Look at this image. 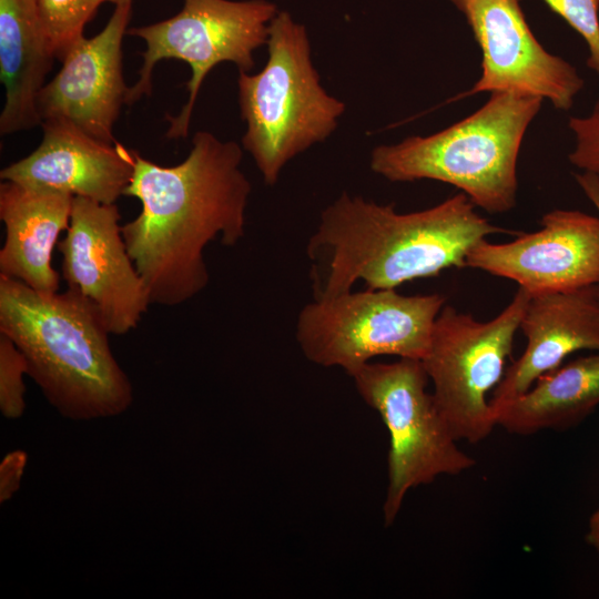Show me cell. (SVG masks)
I'll list each match as a JSON object with an SVG mask.
<instances>
[{"mask_svg":"<svg viewBox=\"0 0 599 599\" xmlns=\"http://www.w3.org/2000/svg\"><path fill=\"white\" fill-rule=\"evenodd\" d=\"M28 461V455L22 449L8 453L0 464V502L10 500L20 489Z\"/></svg>","mask_w":599,"mask_h":599,"instance_id":"cell-23","label":"cell"},{"mask_svg":"<svg viewBox=\"0 0 599 599\" xmlns=\"http://www.w3.org/2000/svg\"><path fill=\"white\" fill-rule=\"evenodd\" d=\"M73 197L16 182L0 184V219L6 238L0 250V274L42 294L59 292L52 252L70 224Z\"/></svg>","mask_w":599,"mask_h":599,"instance_id":"cell-16","label":"cell"},{"mask_svg":"<svg viewBox=\"0 0 599 599\" xmlns=\"http://www.w3.org/2000/svg\"><path fill=\"white\" fill-rule=\"evenodd\" d=\"M586 41L587 65L599 74V0H542Z\"/></svg>","mask_w":599,"mask_h":599,"instance_id":"cell-21","label":"cell"},{"mask_svg":"<svg viewBox=\"0 0 599 599\" xmlns=\"http://www.w3.org/2000/svg\"><path fill=\"white\" fill-rule=\"evenodd\" d=\"M540 225L511 242L479 241L466 266L515 281L531 296L599 285V217L557 209Z\"/></svg>","mask_w":599,"mask_h":599,"instance_id":"cell-12","label":"cell"},{"mask_svg":"<svg viewBox=\"0 0 599 599\" xmlns=\"http://www.w3.org/2000/svg\"><path fill=\"white\" fill-rule=\"evenodd\" d=\"M43 138L26 158L0 172L1 181L63 192L103 204L124 195L133 170V151L106 143L75 125L51 120L41 123Z\"/></svg>","mask_w":599,"mask_h":599,"instance_id":"cell-14","label":"cell"},{"mask_svg":"<svg viewBox=\"0 0 599 599\" xmlns=\"http://www.w3.org/2000/svg\"><path fill=\"white\" fill-rule=\"evenodd\" d=\"M589 531H599V508L591 515L589 519Z\"/></svg>","mask_w":599,"mask_h":599,"instance_id":"cell-26","label":"cell"},{"mask_svg":"<svg viewBox=\"0 0 599 599\" xmlns=\"http://www.w3.org/2000/svg\"><path fill=\"white\" fill-rule=\"evenodd\" d=\"M183 1L174 17L126 31L145 43L139 79L129 89L126 104L151 93L152 73L159 61L177 59L191 69L186 103L177 115H166L169 139L187 136L199 91L215 65L232 62L238 71L253 69L254 52L267 43L270 24L278 12L276 4L267 0Z\"/></svg>","mask_w":599,"mask_h":599,"instance_id":"cell-8","label":"cell"},{"mask_svg":"<svg viewBox=\"0 0 599 599\" xmlns=\"http://www.w3.org/2000/svg\"><path fill=\"white\" fill-rule=\"evenodd\" d=\"M444 304L439 294L348 291L307 303L297 315L295 339L309 362L348 375L383 355L422 361Z\"/></svg>","mask_w":599,"mask_h":599,"instance_id":"cell-7","label":"cell"},{"mask_svg":"<svg viewBox=\"0 0 599 599\" xmlns=\"http://www.w3.org/2000/svg\"><path fill=\"white\" fill-rule=\"evenodd\" d=\"M599 405V352L560 365L506 404L497 426L527 436L577 425Z\"/></svg>","mask_w":599,"mask_h":599,"instance_id":"cell-18","label":"cell"},{"mask_svg":"<svg viewBox=\"0 0 599 599\" xmlns=\"http://www.w3.org/2000/svg\"><path fill=\"white\" fill-rule=\"evenodd\" d=\"M53 59L37 0H0V79L4 87L0 115L2 135L41 124L37 99Z\"/></svg>","mask_w":599,"mask_h":599,"instance_id":"cell-17","label":"cell"},{"mask_svg":"<svg viewBox=\"0 0 599 599\" xmlns=\"http://www.w3.org/2000/svg\"><path fill=\"white\" fill-rule=\"evenodd\" d=\"M363 400L375 409L389 435L384 524L396 519L407 493L443 475H458L476 460L457 439L427 392L422 361L366 363L349 374Z\"/></svg>","mask_w":599,"mask_h":599,"instance_id":"cell-6","label":"cell"},{"mask_svg":"<svg viewBox=\"0 0 599 599\" xmlns=\"http://www.w3.org/2000/svg\"><path fill=\"white\" fill-rule=\"evenodd\" d=\"M131 3L115 6L97 35L83 37L64 55L60 71L39 92L41 123L61 120L94 139L118 142L113 126L130 89L122 72V41L131 19Z\"/></svg>","mask_w":599,"mask_h":599,"instance_id":"cell-13","label":"cell"},{"mask_svg":"<svg viewBox=\"0 0 599 599\" xmlns=\"http://www.w3.org/2000/svg\"><path fill=\"white\" fill-rule=\"evenodd\" d=\"M568 125L575 136V146L568 155L570 163L599 175V98L590 114L571 116Z\"/></svg>","mask_w":599,"mask_h":599,"instance_id":"cell-22","label":"cell"},{"mask_svg":"<svg viewBox=\"0 0 599 599\" xmlns=\"http://www.w3.org/2000/svg\"><path fill=\"white\" fill-rule=\"evenodd\" d=\"M105 1L112 2L115 6L132 2V0H103V2H105Z\"/></svg>","mask_w":599,"mask_h":599,"instance_id":"cell-27","label":"cell"},{"mask_svg":"<svg viewBox=\"0 0 599 599\" xmlns=\"http://www.w3.org/2000/svg\"><path fill=\"white\" fill-rule=\"evenodd\" d=\"M460 192L422 211L398 213L342 193L326 206L306 245L314 300L352 291L357 282L383 290L466 266L488 235L514 233L489 223Z\"/></svg>","mask_w":599,"mask_h":599,"instance_id":"cell-2","label":"cell"},{"mask_svg":"<svg viewBox=\"0 0 599 599\" xmlns=\"http://www.w3.org/2000/svg\"><path fill=\"white\" fill-rule=\"evenodd\" d=\"M544 99L495 91L467 118L427 136L377 145L370 170L390 182L434 180L454 185L489 213L517 201V160L529 124Z\"/></svg>","mask_w":599,"mask_h":599,"instance_id":"cell-4","label":"cell"},{"mask_svg":"<svg viewBox=\"0 0 599 599\" xmlns=\"http://www.w3.org/2000/svg\"><path fill=\"white\" fill-rule=\"evenodd\" d=\"M103 0H37L50 51L60 61L84 35L87 23Z\"/></svg>","mask_w":599,"mask_h":599,"instance_id":"cell-19","label":"cell"},{"mask_svg":"<svg viewBox=\"0 0 599 599\" xmlns=\"http://www.w3.org/2000/svg\"><path fill=\"white\" fill-rule=\"evenodd\" d=\"M466 18L481 51V75L453 101L512 91L569 110L583 87L577 69L547 51L529 28L519 0H449Z\"/></svg>","mask_w":599,"mask_h":599,"instance_id":"cell-10","label":"cell"},{"mask_svg":"<svg viewBox=\"0 0 599 599\" xmlns=\"http://www.w3.org/2000/svg\"><path fill=\"white\" fill-rule=\"evenodd\" d=\"M116 204L74 196L70 224L59 241L62 276L100 312L111 335L136 328L151 304L122 236Z\"/></svg>","mask_w":599,"mask_h":599,"instance_id":"cell-11","label":"cell"},{"mask_svg":"<svg viewBox=\"0 0 599 599\" xmlns=\"http://www.w3.org/2000/svg\"><path fill=\"white\" fill-rule=\"evenodd\" d=\"M519 328L527 346L494 389L489 403L495 418L568 355L581 349L599 352V285L530 295Z\"/></svg>","mask_w":599,"mask_h":599,"instance_id":"cell-15","label":"cell"},{"mask_svg":"<svg viewBox=\"0 0 599 599\" xmlns=\"http://www.w3.org/2000/svg\"><path fill=\"white\" fill-rule=\"evenodd\" d=\"M266 45L264 68L254 74L238 71L237 88L246 123L243 149L273 186L293 158L336 130L345 103L321 84L306 28L291 13H276Z\"/></svg>","mask_w":599,"mask_h":599,"instance_id":"cell-5","label":"cell"},{"mask_svg":"<svg viewBox=\"0 0 599 599\" xmlns=\"http://www.w3.org/2000/svg\"><path fill=\"white\" fill-rule=\"evenodd\" d=\"M0 333L21 351L28 376L62 417L88 422L131 407L133 387L111 351V334L80 292L42 294L0 274Z\"/></svg>","mask_w":599,"mask_h":599,"instance_id":"cell-3","label":"cell"},{"mask_svg":"<svg viewBox=\"0 0 599 599\" xmlns=\"http://www.w3.org/2000/svg\"><path fill=\"white\" fill-rule=\"evenodd\" d=\"M27 359L17 345L0 333V410L7 419H18L26 410Z\"/></svg>","mask_w":599,"mask_h":599,"instance_id":"cell-20","label":"cell"},{"mask_svg":"<svg viewBox=\"0 0 599 599\" xmlns=\"http://www.w3.org/2000/svg\"><path fill=\"white\" fill-rule=\"evenodd\" d=\"M576 182L599 212V175L582 172L575 174Z\"/></svg>","mask_w":599,"mask_h":599,"instance_id":"cell-24","label":"cell"},{"mask_svg":"<svg viewBox=\"0 0 599 599\" xmlns=\"http://www.w3.org/2000/svg\"><path fill=\"white\" fill-rule=\"evenodd\" d=\"M242 156L237 143L207 131L194 134L189 155L173 166L133 151L124 195L136 197L142 209L121 232L151 304L176 306L196 296L210 282L209 243L231 247L244 237L252 187L241 170Z\"/></svg>","mask_w":599,"mask_h":599,"instance_id":"cell-1","label":"cell"},{"mask_svg":"<svg viewBox=\"0 0 599 599\" xmlns=\"http://www.w3.org/2000/svg\"><path fill=\"white\" fill-rule=\"evenodd\" d=\"M586 539L599 558V531H589Z\"/></svg>","mask_w":599,"mask_h":599,"instance_id":"cell-25","label":"cell"},{"mask_svg":"<svg viewBox=\"0 0 599 599\" xmlns=\"http://www.w3.org/2000/svg\"><path fill=\"white\" fill-rule=\"evenodd\" d=\"M529 298L519 287L488 322L445 305L437 315L422 363L433 383L434 399L457 440L479 443L497 426L488 393L504 377Z\"/></svg>","mask_w":599,"mask_h":599,"instance_id":"cell-9","label":"cell"}]
</instances>
